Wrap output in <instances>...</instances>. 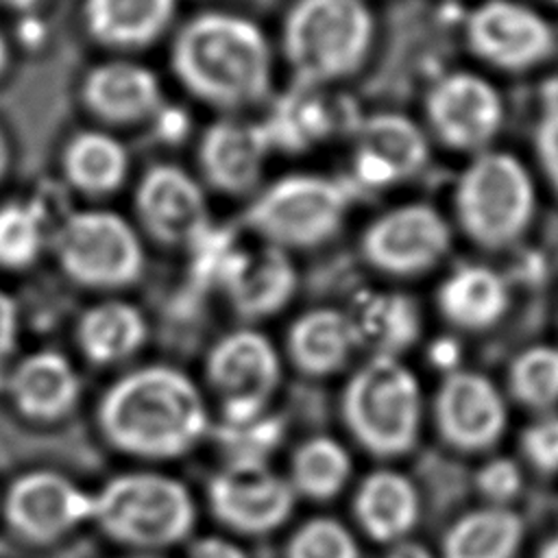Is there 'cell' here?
Listing matches in <instances>:
<instances>
[{
  "label": "cell",
  "mask_w": 558,
  "mask_h": 558,
  "mask_svg": "<svg viewBox=\"0 0 558 558\" xmlns=\"http://www.w3.org/2000/svg\"><path fill=\"white\" fill-rule=\"evenodd\" d=\"M220 283L242 316L259 318L281 310L292 299L296 272L283 248L264 242L255 251H238Z\"/></svg>",
  "instance_id": "20"
},
{
  "label": "cell",
  "mask_w": 558,
  "mask_h": 558,
  "mask_svg": "<svg viewBox=\"0 0 558 558\" xmlns=\"http://www.w3.org/2000/svg\"><path fill=\"white\" fill-rule=\"evenodd\" d=\"M7 61H9V46H7L4 35L0 33V72L7 68Z\"/></svg>",
  "instance_id": "44"
},
{
  "label": "cell",
  "mask_w": 558,
  "mask_h": 558,
  "mask_svg": "<svg viewBox=\"0 0 558 558\" xmlns=\"http://www.w3.org/2000/svg\"><path fill=\"white\" fill-rule=\"evenodd\" d=\"M427 137L410 118L377 113L362 124L355 174L371 187L392 185L416 174L427 161Z\"/></svg>",
  "instance_id": "18"
},
{
  "label": "cell",
  "mask_w": 558,
  "mask_h": 558,
  "mask_svg": "<svg viewBox=\"0 0 558 558\" xmlns=\"http://www.w3.org/2000/svg\"><path fill=\"white\" fill-rule=\"evenodd\" d=\"M7 7L11 9H17V11H28L33 7H37L41 0H2Z\"/></svg>",
  "instance_id": "43"
},
{
  "label": "cell",
  "mask_w": 558,
  "mask_h": 558,
  "mask_svg": "<svg viewBox=\"0 0 558 558\" xmlns=\"http://www.w3.org/2000/svg\"><path fill=\"white\" fill-rule=\"evenodd\" d=\"M551 2H558V0H551Z\"/></svg>",
  "instance_id": "45"
},
{
  "label": "cell",
  "mask_w": 558,
  "mask_h": 558,
  "mask_svg": "<svg viewBox=\"0 0 558 558\" xmlns=\"http://www.w3.org/2000/svg\"><path fill=\"white\" fill-rule=\"evenodd\" d=\"M20 314L13 296L0 288V364L13 351L17 340Z\"/></svg>",
  "instance_id": "38"
},
{
  "label": "cell",
  "mask_w": 558,
  "mask_h": 558,
  "mask_svg": "<svg viewBox=\"0 0 558 558\" xmlns=\"http://www.w3.org/2000/svg\"><path fill=\"white\" fill-rule=\"evenodd\" d=\"M4 512L13 530L31 541H54L94 517V495L54 471H33L13 482Z\"/></svg>",
  "instance_id": "15"
},
{
  "label": "cell",
  "mask_w": 558,
  "mask_h": 558,
  "mask_svg": "<svg viewBox=\"0 0 558 558\" xmlns=\"http://www.w3.org/2000/svg\"><path fill=\"white\" fill-rule=\"evenodd\" d=\"M286 425L268 410L240 421H220L218 445L227 453V464H266L268 456L281 445Z\"/></svg>",
  "instance_id": "31"
},
{
  "label": "cell",
  "mask_w": 558,
  "mask_h": 558,
  "mask_svg": "<svg viewBox=\"0 0 558 558\" xmlns=\"http://www.w3.org/2000/svg\"><path fill=\"white\" fill-rule=\"evenodd\" d=\"M449 225L436 207L408 203L377 216L366 227L362 253L384 272L414 275L432 268L449 251Z\"/></svg>",
  "instance_id": "10"
},
{
  "label": "cell",
  "mask_w": 558,
  "mask_h": 558,
  "mask_svg": "<svg viewBox=\"0 0 558 558\" xmlns=\"http://www.w3.org/2000/svg\"><path fill=\"white\" fill-rule=\"evenodd\" d=\"M81 96L85 107L111 124H135L157 116L163 92L157 74L133 61H105L87 72Z\"/></svg>",
  "instance_id": "19"
},
{
  "label": "cell",
  "mask_w": 558,
  "mask_h": 558,
  "mask_svg": "<svg viewBox=\"0 0 558 558\" xmlns=\"http://www.w3.org/2000/svg\"><path fill=\"white\" fill-rule=\"evenodd\" d=\"M355 514L373 538L397 541L414 525L418 497L410 480L401 473L377 471L360 486Z\"/></svg>",
  "instance_id": "28"
},
{
  "label": "cell",
  "mask_w": 558,
  "mask_h": 558,
  "mask_svg": "<svg viewBox=\"0 0 558 558\" xmlns=\"http://www.w3.org/2000/svg\"><path fill=\"white\" fill-rule=\"evenodd\" d=\"M349 207L347 187L323 174H286L266 185L251 203V229L277 248H305L329 240Z\"/></svg>",
  "instance_id": "7"
},
{
  "label": "cell",
  "mask_w": 558,
  "mask_h": 558,
  "mask_svg": "<svg viewBox=\"0 0 558 558\" xmlns=\"http://www.w3.org/2000/svg\"><path fill=\"white\" fill-rule=\"evenodd\" d=\"M344 418L355 438L379 456L408 451L418 432L421 388L397 357L373 355L349 379Z\"/></svg>",
  "instance_id": "6"
},
{
  "label": "cell",
  "mask_w": 558,
  "mask_h": 558,
  "mask_svg": "<svg viewBox=\"0 0 558 558\" xmlns=\"http://www.w3.org/2000/svg\"><path fill=\"white\" fill-rule=\"evenodd\" d=\"M373 39V15L362 0H296L281 31L286 61L303 85L355 72Z\"/></svg>",
  "instance_id": "3"
},
{
  "label": "cell",
  "mask_w": 558,
  "mask_h": 558,
  "mask_svg": "<svg viewBox=\"0 0 558 558\" xmlns=\"http://www.w3.org/2000/svg\"><path fill=\"white\" fill-rule=\"evenodd\" d=\"M386 558H432V554L418 543L403 541V543L395 545Z\"/></svg>",
  "instance_id": "40"
},
{
  "label": "cell",
  "mask_w": 558,
  "mask_h": 558,
  "mask_svg": "<svg viewBox=\"0 0 558 558\" xmlns=\"http://www.w3.org/2000/svg\"><path fill=\"white\" fill-rule=\"evenodd\" d=\"M438 305L447 320L462 329L493 327L508 307V288L488 266L456 268L438 288Z\"/></svg>",
  "instance_id": "24"
},
{
  "label": "cell",
  "mask_w": 558,
  "mask_h": 558,
  "mask_svg": "<svg viewBox=\"0 0 558 558\" xmlns=\"http://www.w3.org/2000/svg\"><path fill=\"white\" fill-rule=\"evenodd\" d=\"M351 460L344 447L327 436L303 442L292 462V488L314 499L333 497L347 482Z\"/></svg>",
  "instance_id": "30"
},
{
  "label": "cell",
  "mask_w": 558,
  "mask_h": 558,
  "mask_svg": "<svg viewBox=\"0 0 558 558\" xmlns=\"http://www.w3.org/2000/svg\"><path fill=\"white\" fill-rule=\"evenodd\" d=\"M534 183L510 153L480 150L456 185V214L462 229L482 246H506L534 216Z\"/></svg>",
  "instance_id": "5"
},
{
  "label": "cell",
  "mask_w": 558,
  "mask_h": 558,
  "mask_svg": "<svg viewBox=\"0 0 558 558\" xmlns=\"http://www.w3.org/2000/svg\"><path fill=\"white\" fill-rule=\"evenodd\" d=\"M268 150L270 140L264 124L220 118L201 137L198 166L211 187L225 194H244L257 185Z\"/></svg>",
  "instance_id": "17"
},
{
  "label": "cell",
  "mask_w": 558,
  "mask_h": 558,
  "mask_svg": "<svg viewBox=\"0 0 558 558\" xmlns=\"http://www.w3.org/2000/svg\"><path fill=\"white\" fill-rule=\"evenodd\" d=\"M170 61L183 87L211 107H251L270 92L268 37L253 20L235 13L194 15L177 33Z\"/></svg>",
  "instance_id": "2"
},
{
  "label": "cell",
  "mask_w": 558,
  "mask_h": 558,
  "mask_svg": "<svg viewBox=\"0 0 558 558\" xmlns=\"http://www.w3.org/2000/svg\"><path fill=\"white\" fill-rule=\"evenodd\" d=\"M98 418L118 449L142 458H179L207 432L198 386L166 364L142 366L113 381Z\"/></svg>",
  "instance_id": "1"
},
{
  "label": "cell",
  "mask_w": 558,
  "mask_h": 558,
  "mask_svg": "<svg viewBox=\"0 0 558 558\" xmlns=\"http://www.w3.org/2000/svg\"><path fill=\"white\" fill-rule=\"evenodd\" d=\"M207 377L225 397L222 421L251 418L266 412L281 377V362L264 333L235 329L211 347Z\"/></svg>",
  "instance_id": "9"
},
{
  "label": "cell",
  "mask_w": 558,
  "mask_h": 558,
  "mask_svg": "<svg viewBox=\"0 0 558 558\" xmlns=\"http://www.w3.org/2000/svg\"><path fill=\"white\" fill-rule=\"evenodd\" d=\"M357 347L351 316L318 307L301 314L288 331V349L294 364L312 375H327L340 368Z\"/></svg>",
  "instance_id": "25"
},
{
  "label": "cell",
  "mask_w": 558,
  "mask_h": 558,
  "mask_svg": "<svg viewBox=\"0 0 558 558\" xmlns=\"http://www.w3.org/2000/svg\"><path fill=\"white\" fill-rule=\"evenodd\" d=\"M538 558H558V532L545 543V547L541 549Z\"/></svg>",
  "instance_id": "42"
},
{
  "label": "cell",
  "mask_w": 558,
  "mask_h": 558,
  "mask_svg": "<svg viewBox=\"0 0 558 558\" xmlns=\"http://www.w3.org/2000/svg\"><path fill=\"white\" fill-rule=\"evenodd\" d=\"M288 558H360V551L344 525L333 519H312L294 532Z\"/></svg>",
  "instance_id": "34"
},
{
  "label": "cell",
  "mask_w": 558,
  "mask_h": 558,
  "mask_svg": "<svg viewBox=\"0 0 558 558\" xmlns=\"http://www.w3.org/2000/svg\"><path fill=\"white\" fill-rule=\"evenodd\" d=\"M46 246L41 211L24 201L0 205V268L20 270L31 266Z\"/></svg>",
  "instance_id": "32"
},
{
  "label": "cell",
  "mask_w": 558,
  "mask_h": 558,
  "mask_svg": "<svg viewBox=\"0 0 558 558\" xmlns=\"http://www.w3.org/2000/svg\"><path fill=\"white\" fill-rule=\"evenodd\" d=\"M148 338V323L129 301H100L83 312L76 340L94 364H116L137 353Z\"/></svg>",
  "instance_id": "23"
},
{
  "label": "cell",
  "mask_w": 558,
  "mask_h": 558,
  "mask_svg": "<svg viewBox=\"0 0 558 558\" xmlns=\"http://www.w3.org/2000/svg\"><path fill=\"white\" fill-rule=\"evenodd\" d=\"M9 388L22 414L35 421H54L74 408L81 379L65 355L44 349L26 355L13 368Z\"/></svg>",
  "instance_id": "21"
},
{
  "label": "cell",
  "mask_w": 558,
  "mask_h": 558,
  "mask_svg": "<svg viewBox=\"0 0 558 558\" xmlns=\"http://www.w3.org/2000/svg\"><path fill=\"white\" fill-rule=\"evenodd\" d=\"M521 519L506 508L475 510L445 536V558H512L521 541Z\"/></svg>",
  "instance_id": "29"
},
{
  "label": "cell",
  "mask_w": 558,
  "mask_h": 558,
  "mask_svg": "<svg viewBox=\"0 0 558 558\" xmlns=\"http://www.w3.org/2000/svg\"><path fill=\"white\" fill-rule=\"evenodd\" d=\"M209 506L229 527L264 534L279 527L294 504V488L268 464H227L209 482Z\"/></svg>",
  "instance_id": "14"
},
{
  "label": "cell",
  "mask_w": 558,
  "mask_h": 558,
  "mask_svg": "<svg viewBox=\"0 0 558 558\" xmlns=\"http://www.w3.org/2000/svg\"><path fill=\"white\" fill-rule=\"evenodd\" d=\"M425 111L434 133L458 150H482L504 120V102L493 83L471 72H453L436 81Z\"/></svg>",
  "instance_id": "13"
},
{
  "label": "cell",
  "mask_w": 558,
  "mask_h": 558,
  "mask_svg": "<svg viewBox=\"0 0 558 558\" xmlns=\"http://www.w3.org/2000/svg\"><path fill=\"white\" fill-rule=\"evenodd\" d=\"M480 490L493 501H508L521 488V471L508 458H495L477 473Z\"/></svg>",
  "instance_id": "36"
},
{
  "label": "cell",
  "mask_w": 558,
  "mask_h": 558,
  "mask_svg": "<svg viewBox=\"0 0 558 558\" xmlns=\"http://www.w3.org/2000/svg\"><path fill=\"white\" fill-rule=\"evenodd\" d=\"M187 558H248V556L227 538L203 536L192 543Z\"/></svg>",
  "instance_id": "39"
},
{
  "label": "cell",
  "mask_w": 558,
  "mask_h": 558,
  "mask_svg": "<svg viewBox=\"0 0 558 558\" xmlns=\"http://www.w3.org/2000/svg\"><path fill=\"white\" fill-rule=\"evenodd\" d=\"M436 418L445 438L462 449L493 445L506 425V405L490 379L453 371L436 395Z\"/></svg>",
  "instance_id": "16"
},
{
  "label": "cell",
  "mask_w": 558,
  "mask_h": 558,
  "mask_svg": "<svg viewBox=\"0 0 558 558\" xmlns=\"http://www.w3.org/2000/svg\"><path fill=\"white\" fill-rule=\"evenodd\" d=\"M349 316L355 327L357 347H368L373 355L397 357L399 351L416 340L421 329L414 301L395 292H377L360 299Z\"/></svg>",
  "instance_id": "27"
},
{
  "label": "cell",
  "mask_w": 558,
  "mask_h": 558,
  "mask_svg": "<svg viewBox=\"0 0 558 558\" xmlns=\"http://www.w3.org/2000/svg\"><path fill=\"white\" fill-rule=\"evenodd\" d=\"M63 174L85 194H109L129 177V153L124 144L98 129L70 137L63 148Z\"/></svg>",
  "instance_id": "26"
},
{
  "label": "cell",
  "mask_w": 558,
  "mask_h": 558,
  "mask_svg": "<svg viewBox=\"0 0 558 558\" xmlns=\"http://www.w3.org/2000/svg\"><path fill=\"white\" fill-rule=\"evenodd\" d=\"M61 270L85 288L113 290L140 279L144 246L135 227L109 209L65 216L52 238Z\"/></svg>",
  "instance_id": "8"
},
{
  "label": "cell",
  "mask_w": 558,
  "mask_h": 558,
  "mask_svg": "<svg viewBox=\"0 0 558 558\" xmlns=\"http://www.w3.org/2000/svg\"><path fill=\"white\" fill-rule=\"evenodd\" d=\"M466 41L486 63L517 72L545 61L556 37L549 22L527 4L486 0L466 20Z\"/></svg>",
  "instance_id": "11"
},
{
  "label": "cell",
  "mask_w": 558,
  "mask_h": 558,
  "mask_svg": "<svg viewBox=\"0 0 558 558\" xmlns=\"http://www.w3.org/2000/svg\"><path fill=\"white\" fill-rule=\"evenodd\" d=\"M512 392L527 405L545 408L558 401V347L525 349L510 368Z\"/></svg>",
  "instance_id": "33"
},
{
  "label": "cell",
  "mask_w": 558,
  "mask_h": 558,
  "mask_svg": "<svg viewBox=\"0 0 558 558\" xmlns=\"http://www.w3.org/2000/svg\"><path fill=\"white\" fill-rule=\"evenodd\" d=\"M9 163H11V146H9L4 131L0 129V181L4 179V174L9 170Z\"/></svg>",
  "instance_id": "41"
},
{
  "label": "cell",
  "mask_w": 558,
  "mask_h": 558,
  "mask_svg": "<svg viewBox=\"0 0 558 558\" xmlns=\"http://www.w3.org/2000/svg\"><path fill=\"white\" fill-rule=\"evenodd\" d=\"M177 0H85L83 15L92 37L111 48H142L170 24Z\"/></svg>",
  "instance_id": "22"
},
{
  "label": "cell",
  "mask_w": 558,
  "mask_h": 558,
  "mask_svg": "<svg viewBox=\"0 0 558 558\" xmlns=\"http://www.w3.org/2000/svg\"><path fill=\"white\" fill-rule=\"evenodd\" d=\"M92 519L118 543L157 549L192 532L196 506L179 480L137 471L111 477L94 495Z\"/></svg>",
  "instance_id": "4"
},
{
  "label": "cell",
  "mask_w": 558,
  "mask_h": 558,
  "mask_svg": "<svg viewBox=\"0 0 558 558\" xmlns=\"http://www.w3.org/2000/svg\"><path fill=\"white\" fill-rule=\"evenodd\" d=\"M534 146L547 179L558 192V107L547 109L538 120Z\"/></svg>",
  "instance_id": "37"
},
{
  "label": "cell",
  "mask_w": 558,
  "mask_h": 558,
  "mask_svg": "<svg viewBox=\"0 0 558 558\" xmlns=\"http://www.w3.org/2000/svg\"><path fill=\"white\" fill-rule=\"evenodd\" d=\"M135 214L161 244H194L209 227L201 183L174 163L148 168L135 187Z\"/></svg>",
  "instance_id": "12"
},
{
  "label": "cell",
  "mask_w": 558,
  "mask_h": 558,
  "mask_svg": "<svg viewBox=\"0 0 558 558\" xmlns=\"http://www.w3.org/2000/svg\"><path fill=\"white\" fill-rule=\"evenodd\" d=\"M523 451L541 471H558V416L532 423L523 434Z\"/></svg>",
  "instance_id": "35"
}]
</instances>
